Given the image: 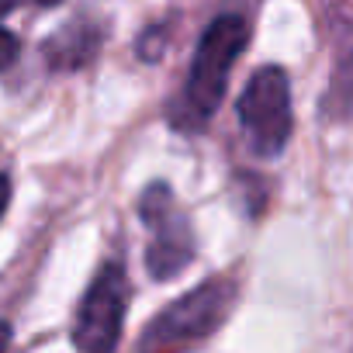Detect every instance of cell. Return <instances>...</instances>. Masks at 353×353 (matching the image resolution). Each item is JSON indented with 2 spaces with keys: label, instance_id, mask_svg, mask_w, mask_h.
<instances>
[{
  "label": "cell",
  "instance_id": "cell-3",
  "mask_svg": "<svg viewBox=\"0 0 353 353\" xmlns=\"http://www.w3.org/2000/svg\"><path fill=\"white\" fill-rule=\"evenodd\" d=\"M236 118L243 128V139L253 156L274 159L284 152L294 132V111H291V80L281 66H260L246 80Z\"/></svg>",
  "mask_w": 353,
  "mask_h": 353
},
{
  "label": "cell",
  "instance_id": "cell-5",
  "mask_svg": "<svg viewBox=\"0 0 353 353\" xmlns=\"http://www.w3.org/2000/svg\"><path fill=\"white\" fill-rule=\"evenodd\" d=\"M125 312H128V277L121 270V263H104L94 277V284L87 288L77 322H73V346L83 353H108L118 346L121 339V325H125Z\"/></svg>",
  "mask_w": 353,
  "mask_h": 353
},
{
  "label": "cell",
  "instance_id": "cell-11",
  "mask_svg": "<svg viewBox=\"0 0 353 353\" xmlns=\"http://www.w3.org/2000/svg\"><path fill=\"white\" fill-rule=\"evenodd\" d=\"M8 339H11V329H8L4 322H0V343H8Z\"/></svg>",
  "mask_w": 353,
  "mask_h": 353
},
{
  "label": "cell",
  "instance_id": "cell-9",
  "mask_svg": "<svg viewBox=\"0 0 353 353\" xmlns=\"http://www.w3.org/2000/svg\"><path fill=\"white\" fill-rule=\"evenodd\" d=\"M63 0H0V18H8L11 11H21V8H56Z\"/></svg>",
  "mask_w": 353,
  "mask_h": 353
},
{
  "label": "cell",
  "instance_id": "cell-1",
  "mask_svg": "<svg viewBox=\"0 0 353 353\" xmlns=\"http://www.w3.org/2000/svg\"><path fill=\"white\" fill-rule=\"evenodd\" d=\"M246 46H250V21L243 14H222L205 28L191 59L188 83L170 111V121L181 132H201L215 118L229 90L232 66L239 63Z\"/></svg>",
  "mask_w": 353,
  "mask_h": 353
},
{
  "label": "cell",
  "instance_id": "cell-6",
  "mask_svg": "<svg viewBox=\"0 0 353 353\" xmlns=\"http://www.w3.org/2000/svg\"><path fill=\"white\" fill-rule=\"evenodd\" d=\"M322 108L332 121H353V28L343 42H336V59L329 87L322 94Z\"/></svg>",
  "mask_w": 353,
  "mask_h": 353
},
{
  "label": "cell",
  "instance_id": "cell-7",
  "mask_svg": "<svg viewBox=\"0 0 353 353\" xmlns=\"http://www.w3.org/2000/svg\"><path fill=\"white\" fill-rule=\"evenodd\" d=\"M97 46H101V32L94 25H83L80 21V25H70L56 39L46 42V59L56 70H77V66H83V63L94 59Z\"/></svg>",
  "mask_w": 353,
  "mask_h": 353
},
{
  "label": "cell",
  "instance_id": "cell-8",
  "mask_svg": "<svg viewBox=\"0 0 353 353\" xmlns=\"http://www.w3.org/2000/svg\"><path fill=\"white\" fill-rule=\"evenodd\" d=\"M18 52H21V42H18V35H14V32H8L4 25H0V70L14 66Z\"/></svg>",
  "mask_w": 353,
  "mask_h": 353
},
{
  "label": "cell",
  "instance_id": "cell-4",
  "mask_svg": "<svg viewBox=\"0 0 353 353\" xmlns=\"http://www.w3.org/2000/svg\"><path fill=\"white\" fill-rule=\"evenodd\" d=\"M139 215L145 225V270L152 281H173L194 260V225L170 184H149L139 198Z\"/></svg>",
  "mask_w": 353,
  "mask_h": 353
},
{
  "label": "cell",
  "instance_id": "cell-2",
  "mask_svg": "<svg viewBox=\"0 0 353 353\" xmlns=\"http://www.w3.org/2000/svg\"><path fill=\"white\" fill-rule=\"evenodd\" d=\"M239 298V288L232 277H212L201 281L198 288H191L188 294H181L176 301H170L139 336L142 350H156V346H184V343H201L208 336H215L225 319L232 315Z\"/></svg>",
  "mask_w": 353,
  "mask_h": 353
},
{
  "label": "cell",
  "instance_id": "cell-10",
  "mask_svg": "<svg viewBox=\"0 0 353 353\" xmlns=\"http://www.w3.org/2000/svg\"><path fill=\"white\" fill-rule=\"evenodd\" d=\"M8 205H11V176H8V173H0V219H4Z\"/></svg>",
  "mask_w": 353,
  "mask_h": 353
}]
</instances>
